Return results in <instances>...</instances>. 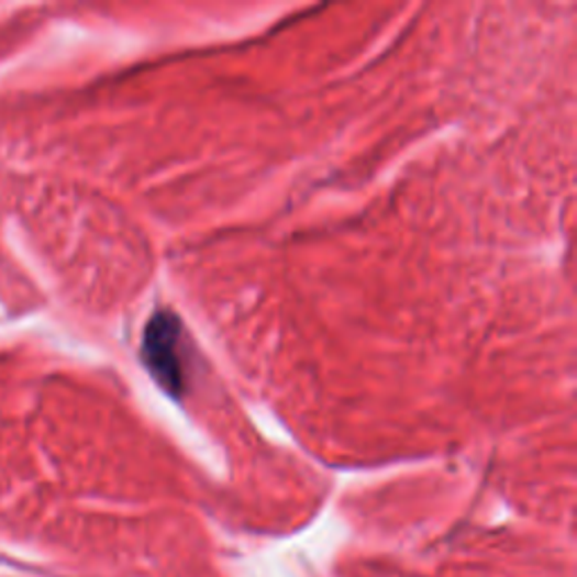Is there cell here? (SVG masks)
Masks as SVG:
<instances>
[{
    "label": "cell",
    "instance_id": "6da1fadb",
    "mask_svg": "<svg viewBox=\"0 0 577 577\" xmlns=\"http://www.w3.org/2000/svg\"><path fill=\"white\" fill-rule=\"evenodd\" d=\"M190 354V339L181 319L169 309H160L145 328L143 362L156 384L174 399L188 392Z\"/></svg>",
    "mask_w": 577,
    "mask_h": 577
}]
</instances>
